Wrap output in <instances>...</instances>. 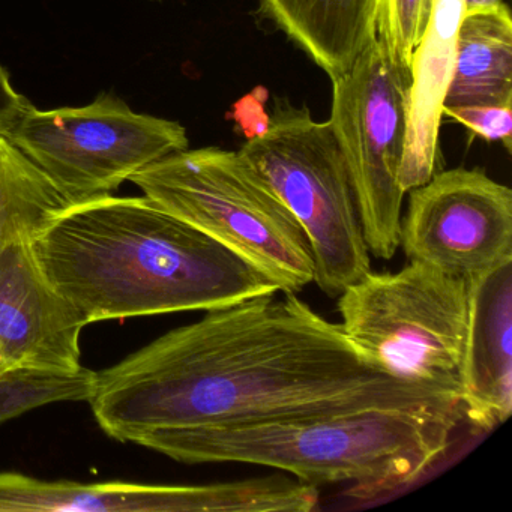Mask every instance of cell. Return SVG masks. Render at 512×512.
I'll list each match as a JSON object with an SVG mask.
<instances>
[{"label":"cell","instance_id":"cell-1","mask_svg":"<svg viewBox=\"0 0 512 512\" xmlns=\"http://www.w3.org/2000/svg\"><path fill=\"white\" fill-rule=\"evenodd\" d=\"M247 299L173 329L103 371L88 403L119 442L376 404L461 403L371 364L298 293Z\"/></svg>","mask_w":512,"mask_h":512},{"label":"cell","instance_id":"cell-2","mask_svg":"<svg viewBox=\"0 0 512 512\" xmlns=\"http://www.w3.org/2000/svg\"><path fill=\"white\" fill-rule=\"evenodd\" d=\"M31 247L86 326L208 313L278 292L238 254L145 196L70 203L35 230Z\"/></svg>","mask_w":512,"mask_h":512},{"label":"cell","instance_id":"cell-3","mask_svg":"<svg viewBox=\"0 0 512 512\" xmlns=\"http://www.w3.org/2000/svg\"><path fill=\"white\" fill-rule=\"evenodd\" d=\"M461 403L376 404L251 424L143 434L136 445L187 464L274 467L307 484H349L376 499L418 481L448 451Z\"/></svg>","mask_w":512,"mask_h":512},{"label":"cell","instance_id":"cell-4","mask_svg":"<svg viewBox=\"0 0 512 512\" xmlns=\"http://www.w3.org/2000/svg\"><path fill=\"white\" fill-rule=\"evenodd\" d=\"M130 182L161 208L238 254L278 292L314 283L310 242L289 209L238 151L185 149Z\"/></svg>","mask_w":512,"mask_h":512},{"label":"cell","instance_id":"cell-5","mask_svg":"<svg viewBox=\"0 0 512 512\" xmlns=\"http://www.w3.org/2000/svg\"><path fill=\"white\" fill-rule=\"evenodd\" d=\"M338 313L350 343L379 370L460 397L466 280L409 260L398 272H367L338 296Z\"/></svg>","mask_w":512,"mask_h":512},{"label":"cell","instance_id":"cell-6","mask_svg":"<svg viewBox=\"0 0 512 512\" xmlns=\"http://www.w3.org/2000/svg\"><path fill=\"white\" fill-rule=\"evenodd\" d=\"M238 152L304 230L314 283L325 295L338 298L371 271L355 188L329 121L278 107L266 130Z\"/></svg>","mask_w":512,"mask_h":512},{"label":"cell","instance_id":"cell-7","mask_svg":"<svg viewBox=\"0 0 512 512\" xmlns=\"http://www.w3.org/2000/svg\"><path fill=\"white\" fill-rule=\"evenodd\" d=\"M2 133L70 203L110 196L140 170L190 145L178 122L136 113L113 94L83 107L29 104Z\"/></svg>","mask_w":512,"mask_h":512},{"label":"cell","instance_id":"cell-8","mask_svg":"<svg viewBox=\"0 0 512 512\" xmlns=\"http://www.w3.org/2000/svg\"><path fill=\"white\" fill-rule=\"evenodd\" d=\"M331 124L349 167L370 254L389 260L400 248L412 70L395 64L374 38L349 71L331 79Z\"/></svg>","mask_w":512,"mask_h":512},{"label":"cell","instance_id":"cell-9","mask_svg":"<svg viewBox=\"0 0 512 512\" xmlns=\"http://www.w3.org/2000/svg\"><path fill=\"white\" fill-rule=\"evenodd\" d=\"M407 193L400 229L407 259L467 283L512 259L511 188L482 170L454 169Z\"/></svg>","mask_w":512,"mask_h":512},{"label":"cell","instance_id":"cell-10","mask_svg":"<svg viewBox=\"0 0 512 512\" xmlns=\"http://www.w3.org/2000/svg\"><path fill=\"white\" fill-rule=\"evenodd\" d=\"M85 323L35 259L31 238L0 250V355L11 368H83Z\"/></svg>","mask_w":512,"mask_h":512},{"label":"cell","instance_id":"cell-11","mask_svg":"<svg viewBox=\"0 0 512 512\" xmlns=\"http://www.w3.org/2000/svg\"><path fill=\"white\" fill-rule=\"evenodd\" d=\"M250 497L244 481L208 485L80 484L0 472V512H242L250 505Z\"/></svg>","mask_w":512,"mask_h":512},{"label":"cell","instance_id":"cell-12","mask_svg":"<svg viewBox=\"0 0 512 512\" xmlns=\"http://www.w3.org/2000/svg\"><path fill=\"white\" fill-rule=\"evenodd\" d=\"M463 416L490 431L512 412V259L469 283V316L461 359Z\"/></svg>","mask_w":512,"mask_h":512},{"label":"cell","instance_id":"cell-13","mask_svg":"<svg viewBox=\"0 0 512 512\" xmlns=\"http://www.w3.org/2000/svg\"><path fill=\"white\" fill-rule=\"evenodd\" d=\"M464 13V0H433L430 22L413 55L409 119L400 169V184L406 194L430 181L439 166L443 101Z\"/></svg>","mask_w":512,"mask_h":512},{"label":"cell","instance_id":"cell-14","mask_svg":"<svg viewBox=\"0 0 512 512\" xmlns=\"http://www.w3.org/2000/svg\"><path fill=\"white\" fill-rule=\"evenodd\" d=\"M379 0H262V10L331 79L374 40Z\"/></svg>","mask_w":512,"mask_h":512},{"label":"cell","instance_id":"cell-15","mask_svg":"<svg viewBox=\"0 0 512 512\" xmlns=\"http://www.w3.org/2000/svg\"><path fill=\"white\" fill-rule=\"evenodd\" d=\"M512 106V19L508 5L464 13L443 107Z\"/></svg>","mask_w":512,"mask_h":512},{"label":"cell","instance_id":"cell-16","mask_svg":"<svg viewBox=\"0 0 512 512\" xmlns=\"http://www.w3.org/2000/svg\"><path fill=\"white\" fill-rule=\"evenodd\" d=\"M68 205L47 176L0 131V250L31 238L47 218Z\"/></svg>","mask_w":512,"mask_h":512},{"label":"cell","instance_id":"cell-17","mask_svg":"<svg viewBox=\"0 0 512 512\" xmlns=\"http://www.w3.org/2000/svg\"><path fill=\"white\" fill-rule=\"evenodd\" d=\"M95 371H44L8 368L0 373V422L47 404L86 401L94 389Z\"/></svg>","mask_w":512,"mask_h":512},{"label":"cell","instance_id":"cell-18","mask_svg":"<svg viewBox=\"0 0 512 512\" xmlns=\"http://www.w3.org/2000/svg\"><path fill=\"white\" fill-rule=\"evenodd\" d=\"M433 0H379L374 38L395 64L412 70L413 55L430 22Z\"/></svg>","mask_w":512,"mask_h":512},{"label":"cell","instance_id":"cell-19","mask_svg":"<svg viewBox=\"0 0 512 512\" xmlns=\"http://www.w3.org/2000/svg\"><path fill=\"white\" fill-rule=\"evenodd\" d=\"M443 116L454 119L469 128L475 136L487 142H500L506 151L512 146V106L488 104V106L443 107Z\"/></svg>","mask_w":512,"mask_h":512},{"label":"cell","instance_id":"cell-20","mask_svg":"<svg viewBox=\"0 0 512 512\" xmlns=\"http://www.w3.org/2000/svg\"><path fill=\"white\" fill-rule=\"evenodd\" d=\"M29 104L28 98L14 89L8 71L0 67V131H4Z\"/></svg>","mask_w":512,"mask_h":512},{"label":"cell","instance_id":"cell-21","mask_svg":"<svg viewBox=\"0 0 512 512\" xmlns=\"http://www.w3.org/2000/svg\"><path fill=\"white\" fill-rule=\"evenodd\" d=\"M502 0H464L466 11L475 10V8L490 7V5L499 4Z\"/></svg>","mask_w":512,"mask_h":512},{"label":"cell","instance_id":"cell-22","mask_svg":"<svg viewBox=\"0 0 512 512\" xmlns=\"http://www.w3.org/2000/svg\"><path fill=\"white\" fill-rule=\"evenodd\" d=\"M8 368H11L10 365H8L7 362H5V359L2 358V355H0V373H4Z\"/></svg>","mask_w":512,"mask_h":512}]
</instances>
